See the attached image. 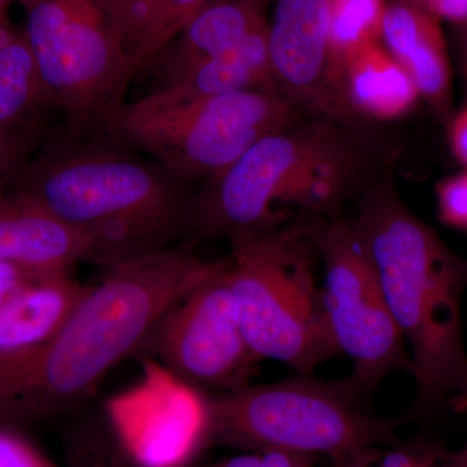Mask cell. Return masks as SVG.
I'll return each mask as SVG.
<instances>
[{
  "label": "cell",
  "mask_w": 467,
  "mask_h": 467,
  "mask_svg": "<svg viewBox=\"0 0 467 467\" xmlns=\"http://www.w3.org/2000/svg\"><path fill=\"white\" fill-rule=\"evenodd\" d=\"M448 131L451 153L467 169V103L451 117Z\"/></svg>",
  "instance_id": "83f0119b"
},
{
  "label": "cell",
  "mask_w": 467,
  "mask_h": 467,
  "mask_svg": "<svg viewBox=\"0 0 467 467\" xmlns=\"http://www.w3.org/2000/svg\"><path fill=\"white\" fill-rule=\"evenodd\" d=\"M146 379L104 409L144 467H190L209 438L208 395L150 361Z\"/></svg>",
  "instance_id": "8fae6325"
},
{
  "label": "cell",
  "mask_w": 467,
  "mask_h": 467,
  "mask_svg": "<svg viewBox=\"0 0 467 467\" xmlns=\"http://www.w3.org/2000/svg\"><path fill=\"white\" fill-rule=\"evenodd\" d=\"M313 242L324 265L322 296L328 327L340 355L352 364L346 378L368 400L392 374L411 376L407 343L350 221L319 218Z\"/></svg>",
  "instance_id": "9c48e42d"
},
{
  "label": "cell",
  "mask_w": 467,
  "mask_h": 467,
  "mask_svg": "<svg viewBox=\"0 0 467 467\" xmlns=\"http://www.w3.org/2000/svg\"><path fill=\"white\" fill-rule=\"evenodd\" d=\"M335 88L358 122L401 119L422 100L413 79L380 39L365 43L344 57Z\"/></svg>",
  "instance_id": "2e32d148"
},
{
  "label": "cell",
  "mask_w": 467,
  "mask_h": 467,
  "mask_svg": "<svg viewBox=\"0 0 467 467\" xmlns=\"http://www.w3.org/2000/svg\"><path fill=\"white\" fill-rule=\"evenodd\" d=\"M356 196L350 223L413 364L414 400L405 422L466 413V257L405 204L392 181L368 184Z\"/></svg>",
  "instance_id": "7a4b0ae2"
},
{
  "label": "cell",
  "mask_w": 467,
  "mask_h": 467,
  "mask_svg": "<svg viewBox=\"0 0 467 467\" xmlns=\"http://www.w3.org/2000/svg\"><path fill=\"white\" fill-rule=\"evenodd\" d=\"M42 137V129L0 126V193L7 192L41 146Z\"/></svg>",
  "instance_id": "44dd1931"
},
{
  "label": "cell",
  "mask_w": 467,
  "mask_h": 467,
  "mask_svg": "<svg viewBox=\"0 0 467 467\" xmlns=\"http://www.w3.org/2000/svg\"><path fill=\"white\" fill-rule=\"evenodd\" d=\"M229 266L230 261L174 304L138 350L175 379L207 395L248 386L260 362L243 334Z\"/></svg>",
  "instance_id": "30bf717a"
},
{
  "label": "cell",
  "mask_w": 467,
  "mask_h": 467,
  "mask_svg": "<svg viewBox=\"0 0 467 467\" xmlns=\"http://www.w3.org/2000/svg\"><path fill=\"white\" fill-rule=\"evenodd\" d=\"M368 168L353 129L309 117L257 140L192 199L187 244L265 235L296 217L339 216Z\"/></svg>",
  "instance_id": "277c9868"
},
{
  "label": "cell",
  "mask_w": 467,
  "mask_h": 467,
  "mask_svg": "<svg viewBox=\"0 0 467 467\" xmlns=\"http://www.w3.org/2000/svg\"><path fill=\"white\" fill-rule=\"evenodd\" d=\"M429 467H467V447L459 451L441 448Z\"/></svg>",
  "instance_id": "1f68e13d"
},
{
  "label": "cell",
  "mask_w": 467,
  "mask_h": 467,
  "mask_svg": "<svg viewBox=\"0 0 467 467\" xmlns=\"http://www.w3.org/2000/svg\"><path fill=\"white\" fill-rule=\"evenodd\" d=\"M297 217L275 232L230 243L229 278L245 340L263 359L312 376L340 355L326 318L313 229Z\"/></svg>",
  "instance_id": "8992f818"
},
{
  "label": "cell",
  "mask_w": 467,
  "mask_h": 467,
  "mask_svg": "<svg viewBox=\"0 0 467 467\" xmlns=\"http://www.w3.org/2000/svg\"><path fill=\"white\" fill-rule=\"evenodd\" d=\"M267 30L269 26L261 27L232 50L198 61L153 88H165L187 98L247 90L276 92L270 69Z\"/></svg>",
  "instance_id": "e0dca14e"
},
{
  "label": "cell",
  "mask_w": 467,
  "mask_h": 467,
  "mask_svg": "<svg viewBox=\"0 0 467 467\" xmlns=\"http://www.w3.org/2000/svg\"><path fill=\"white\" fill-rule=\"evenodd\" d=\"M304 116L275 91L187 98L152 88L109 113L99 135L155 160L184 182L204 183L261 138Z\"/></svg>",
  "instance_id": "ba28073f"
},
{
  "label": "cell",
  "mask_w": 467,
  "mask_h": 467,
  "mask_svg": "<svg viewBox=\"0 0 467 467\" xmlns=\"http://www.w3.org/2000/svg\"><path fill=\"white\" fill-rule=\"evenodd\" d=\"M211 442L243 451H287L331 460L398 445L404 417H378L347 378L296 376L208 395Z\"/></svg>",
  "instance_id": "52a82bcc"
},
{
  "label": "cell",
  "mask_w": 467,
  "mask_h": 467,
  "mask_svg": "<svg viewBox=\"0 0 467 467\" xmlns=\"http://www.w3.org/2000/svg\"><path fill=\"white\" fill-rule=\"evenodd\" d=\"M454 55L463 91L467 97V24L454 27Z\"/></svg>",
  "instance_id": "f1b7e54d"
},
{
  "label": "cell",
  "mask_w": 467,
  "mask_h": 467,
  "mask_svg": "<svg viewBox=\"0 0 467 467\" xmlns=\"http://www.w3.org/2000/svg\"><path fill=\"white\" fill-rule=\"evenodd\" d=\"M316 457L306 456V454H297L287 467H315Z\"/></svg>",
  "instance_id": "d6a6232c"
},
{
  "label": "cell",
  "mask_w": 467,
  "mask_h": 467,
  "mask_svg": "<svg viewBox=\"0 0 467 467\" xmlns=\"http://www.w3.org/2000/svg\"><path fill=\"white\" fill-rule=\"evenodd\" d=\"M86 234L104 267L186 244L192 184L104 135L61 130L41 143L9 189Z\"/></svg>",
  "instance_id": "3957f363"
},
{
  "label": "cell",
  "mask_w": 467,
  "mask_h": 467,
  "mask_svg": "<svg viewBox=\"0 0 467 467\" xmlns=\"http://www.w3.org/2000/svg\"><path fill=\"white\" fill-rule=\"evenodd\" d=\"M387 5H389V0H328L331 79H333L337 97L335 78H337V67L350 51L365 43L380 39Z\"/></svg>",
  "instance_id": "ffe728a7"
},
{
  "label": "cell",
  "mask_w": 467,
  "mask_h": 467,
  "mask_svg": "<svg viewBox=\"0 0 467 467\" xmlns=\"http://www.w3.org/2000/svg\"><path fill=\"white\" fill-rule=\"evenodd\" d=\"M55 109L42 84L23 27L0 26V126L42 129L43 113Z\"/></svg>",
  "instance_id": "ac0fdd59"
},
{
  "label": "cell",
  "mask_w": 467,
  "mask_h": 467,
  "mask_svg": "<svg viewBox=\"0 0 467 467\" xmlns=\"http://www.w3.org/2000/svg\"><path fill=\"white\" fill-rule=\"evenodd\" d=\"M90 285L69 273L38 275L0 308V402L57 335Z\"/></svg>",
  "instance_id": "4fadbf2b"
},
{
  "label": "cell",
  "mask_w": 467,
  "mask_h": 467,
  "mask_svg": "<svg viewBox=\"0 0 467 467\" xmlns=\"http://www.w3.org/2000/svg\"><path fill=\"white\" fill-rule=\"evenodd\" d=\"M38 275H34L12 264L0 263V308L24 285Z\"/></svg>",
  "instance_id": "4316f807"
},
{
  "label": "cell",
  "mask_w": 467,
  "mask_h": 467,
  "mask_svg": "<svg viewBox=\"0 0 467 467\" xmlns=\"http://www.w3.org/2000/svg\"><path fill=\"white\" fill-rule=\"evenodd\" d=\"M423 7L441 23H450L451 27L467 24V0H420Z\"/></svg>",
  "instance_id": "484cf974"
},
{
  "label": "cell",
  "mask_w": 467,
  "mask_h": 467,
  "mask_svg": "<svg viewBox=\"0 0 467 467\" xmlns=\"http://www.w3.org/2000/svg\"><path fill=\"white\" fill-rule=\"evenodd\" d=\"M380 42L410 76L441 124L453 110V67L441 23L420 0H389Z\"/></svg>",
  "instance_id": "5bb4252c"
},
{
  "label": "cell",
  "mask_w": 467,
  "mask_h": 467,
  "mask_svg": "<svg viewBox=\"0 0 467 467\" xmlns=\"http://www.w3.org/2000/svg\"><path fill=\"white\" fill-rule=\"evenodd\" d=\"M24 34L64 130L99 135L143 75L142 43L131 0H18Z\"/></svg>",
  "instance_id": "5b68a950"
},
{
  "label": "cell",
  "mask_w": 467,
  "mask_h": 467,
  "mask_svg": "<svg viewBox=\"0 0 467 467\" xmlns=\"http://www.w3.org/2000/svg\"><path fill=\"white\" fill-rule=\"evenodd\" d=\"M63 467H144L117 432L106 410L88 414L73 427L64 447Z\"/></svg>",
  "instance_id": "d6986e66"
},
{
  "label": "cell",
  "mask_w": 467,
  "mask_h": 467,
  "mask_svg": "<svg viewBox=\"0 0 467 467\" xmlns=\"http://www.w3.org/2000/svg\"><path fill=\"white\" fill-rule=\"evenodd\" d=\"M435 201L441 223L467 233V169L436 184Z\"/></svg>",
  "instance_id": "603a6c76"
},
{
  "label": "cell",
  "mask_w": 467,
  "mask_h": 467,
  "mask_svg": "<svg viewBox=\"0 0 467 467\" xmlns=\"http://www.w3.org/2000/svg\"><path fill=\"white\" fill-rule=\"evenodd\" d=\"M165 0H131L135 23L142 43L143 70L146 67V54L150 38L155 32Z\"/></svg>",
  "instance_id": "d4e9b609"
},
{
  "label": "cell",
  "mask_w": 467,
  "mask_h": 467,
  "mask_svg": "<svg viewBox=\"0 0 467 467\" xmlns=\"http://www.w3.org/2000/svg\"><path fill=\"white\" fill-rule=\"evenodd\" d=\"M209 2L211 0H165L158 26L147 48L146 69L155 55L164 48Z\"/></svg>",
  "instance_id": "7402d4cb"
},
{
  "label": "cell",
  "mask_w": 467,
  "mask_h": 467,
  "mask_svg": "<svg viewBox=\"0 0 467 467\" xmlns=\"http://www.w3.org/2000/svg\"><path fill=\"white\" fill-rule=\"evenodd\" d=\"M85 261H95L86 234L11 190L0 193V263L43 275Z\"/></svg>",
  "instance_id": "9a60e30c"
},
{
  "label": "cell",
  "mask_w": 467,
  "mask_h": 467,
  "mask_svg": "<svg viewBox=\"0 0 467 467\" xmlns=\"http://www.w3.org/2000/svg\"><path fill=\"white\" fill-rule=\"evenodd\" d=\"M198 467H264L261 451H243L238 456Z\"/></svg>",
  "instance_id": "4dcf8cb0"
},
{
  "label": "cell",
  "mask_w": 467,
  "mask_h": 467,
  "mask_svg": "<svg viewBox=\"0 0 467 467\" xmlns=\"http://www.w3.org/2000/svg\"><path fill=\"white\" fill-rule=\"evenodd\" d=\"M0 467H57L21 430L0 427Z\"/></svg>",
  "instance_id": "cb8c5ba5"
},
{
  "label": "cell",
  "mask_w": 467,
  "mask_h": 467,
  "mask_svg": "<svg viewBox=\"0 0 467 467\" xmlns=\"http://www.w3.org/2000/svg\"><path fill=\"white\" fill-rule=\"evenodd\" d=\"M267 46L279 95L304 115L358 128L331 79L328 0H275Z\"/></svg>",
  "instance_id": "7c38bea8"
},
{
  "label": "cell",
  "mask_w": 467,
  "mask_h": 467,
  "mask_svg": "<svg viewBox=\"0 0 467 467\" xmlns=\"http://www.w3.org/2000/svg\"><path fill=\"white\" fill-rule=\"evenodd\" d=\"M12 3H18V0H0V26L8 23V8Z\"/></svg>",
  "instance_id": "836d02e7"
},
{
  "label": "cell",
  "mask_w": 467,
  "mask_h": 467,
  "mask_svg": "<svg viewBox=\"0 0 467 467\" xmlns=\"http://www.w3.org/2000/svg\"><path fill=\"white\" fill-rule=\"evenodd\" d=\"M229 261L202 259L180 244L106 267L0 402V427L26 431L81 408L174 304Z\"/></svg>",
  "instance_id": "6da1fadb"
},
{
  "label": "cell",
  "mask_w": 467,
  "mask_h": 467,
  "mask_svg": "<svg viewBox=\"0 0 467 467\" xmlns=\"http://www.w3.org/2000/svg\"><path fill=\"white\" fill-rule=\"evenodd\" d=\"M379 448H367L333 460L334 467H379L377 456Z\"/></svg>",
  "instance_id": "f546056e"
}]
</instances>
